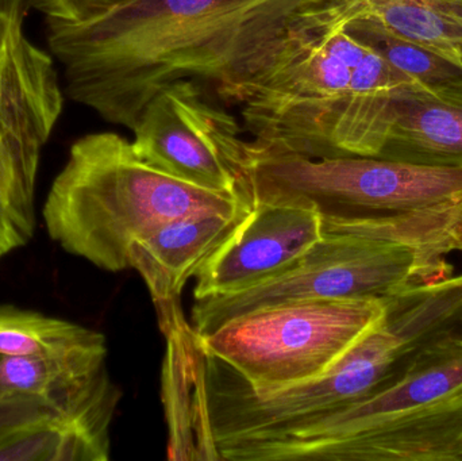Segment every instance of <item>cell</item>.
<instances>
[{"label": "cell", "instance_id": "22", "mask_svg": "<svg viewBox=\"0 0 462 461\" xmlns=\"http://www.w3.org/2000/svg\"><path fill=\"white\" fill-rule=\"evenodd\" d=\"M42 403L30 400L0 401V432L45 413Z\"/></svg>", "mask_w": 462, "mask_h": 461}, {"label": "cell", "instance_id": "4", "mask_svg": "<svg viewBox=\"0 0 462 461\" xmlns=\"http://www.w3.org/2000/svg\"><path fill=\"white\" fill-rule=\"evenodd\" d=\"M360 5V0H338L288 35L247 78L236 105L252 135L253 153L334 157L331 138L352 67L328 51L326 37Z\"/></svg>", "mask_w": 462, "mask_h": 461}, {"label": "cell", "instance_id": "19", "mask_svg": "<svg viewBox=\"0 0 462 461\" xmlns=\"http://www.w3.org/2000/svg\"><path fill=\"white\" fill-rule=\"evenodd\" d=\"M346 30L420 86L428 88L462 86L461 49L437 48L407 40L366 15L364 8L347 22Z\"/></svg>", "mask_w": 462, "mask_h": 461}, {"label": "cell", "instance_id": "1", "mask_svg": "<svg viewBox=\"0 0 462 461\" xmlns=\"http://www.w3.org/2000/svg\"><path fill=\"white\" fill-rule=\"evenodd\" d=\"M337 2L127 0L86 21L48 19V43L70 99L133 130L175 81H211L238 102L280 43Z\"/></svg>", "mask_w": 462, "mask_h": 461}, {"label": "cell", "instance_id": "5", "mask_svg": "<svg viewBox=\"0 0 462 461\" xmlns=\"http://www.w3.org/2000/svg\"><path fill=\"white\" fill-rule=\"evenodd\" d=\"M385 311L387 298L282 303L236 317L198 340L250 387L269 392L330 373Z\"/></svg>", "mask_w": 462, "mask_h": 461}, {"label": "cell", "instance_id": "15", "mask_svg": "<svg viewBox=\"0 0 462 461\" xmlns=\"http://www.w3.org/2000/svg\"><path fill=\"white\" fill-rule=\"evenodd\" d=\"M162 402L170 428V460H219L202 405L203 351L184 313L164 332Z\"/></svg>", "mask_w": 462, "mask_h": 461}, {"label": "cell", "instance_id": "13", "mask_svg": "<svg viewBox=\"0 0 462 461\" xmlns=\"http://www.w3.org/2000/svg\"><path fill=\"white\" fill-rule=\"evenodd\" d=\"M107 354L0 356V401H35L59 411L116 410L122 392L108 373Z\"/></svg>", "mask_w": 462, "mask_h": 461}, {"label": "cell", "instance_id": "6", "mask_svg": "<svg viewBox=\"0 0 462 461\" xmlns=\"http://www.w3.org/2000/svg\"><path fill=\"white\" fill-rule=\"evenodd\" d=\"M453 275L445 259L411 246L363 235L323 237L279 275L244 291L195 300L191 327L199 337L269 306L300 300L387 298Z\"/></svg>", "mask_w": 462, "mask_h": 461}, {"label": "cell", "instance_id": "3", "mask_svg": "<svg viewBox=\"0 0 462 461\" xmlns=\"http://www.w3.org/2000/svg\"><path fill=\"white\" fill-rule=\"evenodd\" d=\"M246 205H253L249 197L208 191L157 170L116 133H94L70 146L42 218L49 237L67 254L121 272L129 270L134 241L167 222Z\"/></svg>", "mask_w": 462, "mask_h": 461}, {"label": "cell", "instance_id": "16", "mask_svg": "<svg viewBox=\"0 0 462 461\" xmlns=\"http://www.w3.org/2000/svg\"><path fill=\"white\" fill-rule=\"evenodd\" d=\"M420 87L366 46L363 59L352 68L346 97L334 126V157L379 156L395 116L396 100Z\"/></svg>", "mask_w": 462, "mask_h": 461}, {"label": "cell", "instance_id": "23", "mask_svg": "<svg viewBox=\"0 0 462 461\" xmlns=\"http://www.w3.org/2000/svg\"><path fill=\"white\" fill-rule=\"evenodd\" d=\"M461 329H462V316H461Z\"/></svg>", "mask_w": 462, "mask_h": 461}, {"label": "cell", "instance_id": "9", "mask_svg": "<svg viewBox=\"0 0 462 461\" xmlns=\"http://www.w3.org/2000/svg\"><path fill=\"white\" fill-rule=\"evenodd\" d=\"M29 0H0V135L40 167L61 115L64 95L51 54L26 32Z\"/></svg>", "mask_w": 462, "mask_h": 461}, {"label": "cell", "instance_id": "7", "mask_svg": "<svg viewBox=\"0 0 462 461\" xmlns=\"http://www.w3.org/2000/svg\"><path fill=\"white\" fill-rule=\"evenodd\" d=\"M133 132L135 153L157 170L208 191L250 198L252 143L236 116L210 102L197 81L162 89Z\"/></svg>", "mask_w": 462, "mask_h": 461}, {"label": "cell", "instance_id": "18", "mask_svg": "<svg viewBox=\"0 0 462 461\" xmlns=\"http://www.w3.org/2000/svg\"><path fill=\"white\" fill-rule=\"evenodd\" d=\"M107 351L102 333L67 319L0 306V356L70 357Z\"/></svg>", "mask_w": 462, "mask_h": 461}, {"label": "cell", "instance_id": "12", "mask_svg": "<svg viewBox=\"0 0 462 461\" xmlns=\"http://www.w3.org/2000/svg\"><path fill=\"white\" fill-rule=\"evenodd\" d=\"M307 461H462V392L325 444Z\"/></svg>", "mask_w": 462, "mask_h": 461}, {"label": "cell", "instance_id": "17", "mask_svg": "<svg viewBox=\"0 0 462 461\" xmlns=\"http://www.w3.org/2000/svg\"><path fill=\"white\" fill-rule=\"evenodd\" d=\"M114 410H46L0 432V461L110 460Z\"/></svg>", "mask_w": 462, "mask_h": 461}, {"label": "cell", "instance_id": "8", "mask_svg": "<svg viewBox=\"0 0 462 461\" xmlns=\"http://www.w3.org/2000/svg\"><path fill=\"white\" fill-rule=\"evenodd\" d=\"M460 392L462 335L456 332L423 349L391 386L358 402L282 435L230 441L217 451L222 461H307L325 444L368 432Z\"/></svg>", "mask_w": 462, "mask_h": 461}, {"label": "cell", "instance_id": "14", "mask_svg": "<svg viewBox=\"0 0 462 461\" xmlns=\"http://www.w3.org/2000/svg\"><path fill=\"white\" fill-rule=\"evenodd\" d=\"M380 159L462 168V86L412 89L396 100Z\"/></svg>", "mask_w": 462, "mask_h": 461}, {"label": "cell", "instance_id": "11", "mask_svg": "<svg viewBox=\"0 0 462 461\" xmlns=\"http://www.w3.org/2000/svg\"><path fill=\"white\" fill-rule=\"evenodd\" d=\"M253 205L230 213L208 211L172 219L134 241L129 270L137 271L148 287L162 332L183 313L181 291L203 263L239 229Z\"/></svg>", "mask_w": 462, "mask_h": 461}, {"label": "cell", "instance_id": "20", "mask_svg": "<svg viewBox=\"0 0 462 461\" xmlns=\"http://www.w3.org/2000/svg\"><path fill=\"white\" fill-rule=\"evenodd\" d=\"M364 13L407 40L462 51V0H360Z\"/></svg>", "mask_w": 462, "mask_h": 461}, {"label": "cell", "instance_id": "10", "mask_svg": "<svg viewBox=\"0 0 462 461\" xmlns=\"http://www.w3.org/2000/svg\"><path fill=\"white\" fill-rule=\"evenodd\" d=\"M323 237L322 217L311 208L254 202L239 229L198 271L194 298L244 291L290 267Z\"/></svg>", "mask_w": 462, "mask_h": 461}, {"label": "cell", "instance_id": "2", "mask_svg": "<svg viewBox=\"0 0 462 461\" xmlns=\"http://www.w3.org/2000/svg\"><path fill=\"white\" fill-rule=\"evenodd\" d=\"M253 156L252 203L311 208L322 217L323 233L402 244L436 259L462 252V168L380 157Z\"/></svg>", "mask_w": 462, "mask_h": 461}, {"label": "cell", "instance_id": "21", "mask_svg": "<svg viewBox=\"0 0 462 461\" xmlns=\"http://www.w3.org/2000/svg\"><path fill=\"white\" fill-rule=\"evenodd\" d=\"M46 19L79 22L105 13L127 0H29Z\"/></svg>", "mask_w": 462, "mask_h": 461}]
</instances>
